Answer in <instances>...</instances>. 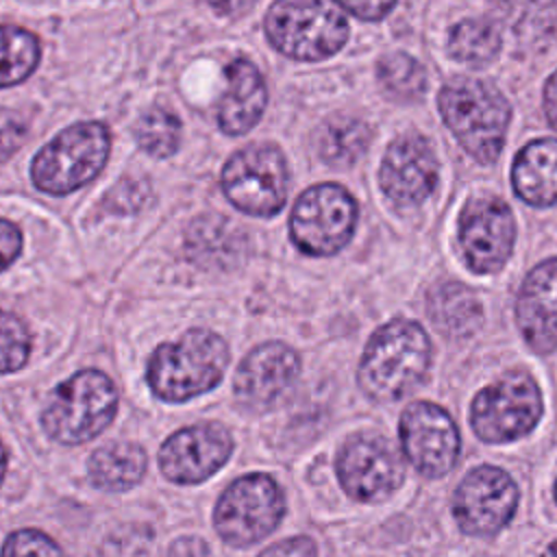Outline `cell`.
Returning a JSON list of instances; mask_svg holds the SVG:
<instances>
[{
    "mask_svg": "<svg viewBox=\"0 0 557 557\" xmlns=\"http://www.w3.org/2000/svg\"><path fill=\"white\" fill-rule=\"evenodd\" d=\"M89 479L104 492H124L137 485L146 472V453L133 442L100 446L87 461Z\"/></svg>",
    "mask_w": 557,
    "mask_h": 557,
    "instance_id": "cell-21",
    "label": "cell"
},
{
    "mask_svg": "<svg viewBox=\"0 0 557 557\" xmlns=\"http://www.w3.org/2000/svg\"><path fill=\"white\" fill-rule=\"evenodd\" d=\"M233 453L231 433L215 422L191 424L170 435L159 450L165 479L183 485L209 479Z\"/></svg>",
    "mask_w": 557,
    "mask_h": 557,
    "instance_id": "cell-16",
    "label": "cell"
},
{
    "mask_svg": "<svg viewBox=\"0 0 557 557\" xmlns=\"http://www.w3.org/2000/svg\"><path fill=\"white\" fill-rule=\"evenodd\" d=\"M518 487L513 479L496 466H479L468 472L453 496V513L463 533L494 535L513 516Z\"/></svg>",
    "mask_w": 557,
    "mask_h": 557,
    "instance_id": "cell-14",
    "label": "cell"
},
{
    "mask_svg": "<svg viewBox=\"0 0 557 557\" xmlns=\"http://www.w3.org/2000/svg\"><path fill=\"white\" fill-rule=\"evenodd\" d=\"M398 435L405 457L424 476H444L459 457V431L448 411L435 403L407 405L398 422Z\"/></svg>",
    "mask_w": 557,
    "mask_h": 557,
    "instance_id": "cell-13",
    "label": "cell"
},
{
    "mask_svg": "<svg viewBox=\"0 0 557 557\" xmlns=\"http://www.w3.org/2000/svg\"><path fill=\"white\" fill-rule=\"evenodd\" d=\"M285 513V496L268 474H246L220 496L213 513L218 535L237 548L257 544L276 529Z\"/></svg>",
    "mask_w": 557,
    "mask_h": 557,
    "instance_id": "cell-9",
    "label": "cell"
},
{
    "mask_svg": "<svg viewBox=\"0 0 557 557\" xmlns=\"http://www.w3.org/2000/svg\"><path fill=\"white\" fill-rule=\"evenodd\" d=\"M117 409L113 381L100 370H81L63 381L48 398L41 416L46 433L61 444L74 446L102 433Z\"/></svg>",
    "mask_w": 557,
    "mask_h": 557,
    "instance_id": "cell-4",
    "label": "cell"
},
{
    "mask_svg": "<svg viewBox=\"0 0 557 557\" xmlns=\"http://www.w3.org/2000/svg\"><path fill=\"white\" fill-rule=\"evenodd\" d=\"M235 226L237 224H231L222 215L196 220L187 233V250L191 259H196V263L215 265L222 261H233L237 255V246L244 244Z\"/></svg>",
    "mask_w": 557,
    "mask_h": 557,
    "instance_id": "cell-24",
    "label": "cell"
},
{
    "mask_svg": "<svg viewBox=\"0 0 557 557\" xmlns=\"http://www.w3.org/2000/svg\"><path fill=\"white\" fill-rule=\"evenodd\" d=\"M516 220L496 196L470 198L459 215V246L474 274H494L511 257Z\"/></svg>",
    "mask_w": 557,
    "mask_h": 557,
    "instance_id": "cell-12",
    "label": "cell"
},
{
    "mask_svg": "<svg viewBox=\"0 0 557 557\" xmlns=\"http://www.w3.org/2000/svg\"><path fill=\"white\" fill-rule=\"evenodd\" d=\"M429 315L442 333L463 335L481 322V302L470 287L448 281L431 292Z\"/></svg>",
    "mask_w": 557,
    "mask_h": 557,
    "instance_id": "cell-22",
    "label": "cell"
},
{
    "mask_svg": "<svg viewBox=\"0 0 557 557\" xmlns=\"http://www.w3.org/2000/svg\"><path fill=\"white\" fill-rule=\"evenodd\" d=\"M268 89L261 72L248 59H235L226 67V89L218 104V124L226 135L248 133L261 117Z\"/></svg>",
    "mask_w": 557,
    "mask_h": 557,
    "instance_id": "cell-19",
    "label": "cell"
},
{
    "mask_svg": "<svg viewBox=\"0 0 557 557\" xmlns=\"http://www.w3.org/2000/svg\"><path fill=\"white\" fill-rule=\"evenodd\" d=\"M133 133L137 144L152 157H172L181 146V120L163 107L146 111Z\"/></svg>",
    "mask_w": 557,
    "mask_h": 557,
    "instance_id": "cell-27",
    "label": "cell"
},
{
    "mask_svg": "<svg viewBox=\"0 0 557 557\" xmlns=\"http://www.w3.org/2000/svg\"><path fill=\"white\" fill-rule=\"evenodd\" d=\"M339 9L361 20H381L396 9V2H339Z\"/></svg>",
    "mask_w": 557,
    "mask_h": 557,
    "instance_id": "cell-34",
    "label": "cell"
},
{
    "mask_svg": "<svg viewBox=\"0 0 557 557\" xmlns=\"http://www.w3.org/2000/svg\"><path fill=\"white\" fill-rule=\"evenodd\" d=\"M544 557H557V542H553V544L546 548Z\"/></svg>",
    "mask_w": 557,
    "mask_h": 557,
    "instance_id": "cell-38",
    "label": "cell"
},
{
    "mask_svg": "<svg viewBox=\"0 0 557 557\" xmlns=\"http://www.w3.org/2000/svg\"><path fill=\"white\" fill-rule=\"evenodd\" d=\"M270 44L289 59L333 57L348 39V22L333 2H276L265 15Z\"/></svg>",
    "mask_w": 557,
    "mask_h": 557,
    "instance_id": "cell-6",
    "label": "cell"
},
{
    "mask_svg": "<svg viewBox=\"0 0 557 557\" xmlns=\"http://www.w3.org/2000/svg\"><path fill=\"white\" fill-rule=\"evenodd\" d=\"M30 355V337L20 318L0 309V374L20 370Z\"/></svg>",
    "mask_w": 557,
    "mask_h": 557,
    "instance_id": "cell-29",
    "label": "cell"
},
{
    "mask_svg": "<svg viewBox=\"0 0 557 557\" xmlns=\"http://www.w3.org/2000/svg\"><path fill=\"white\" fill-rule=\"evenodd\" d=\"M4 472H7V450H4V446L0 442V483L4 479Z\"/></svg>",
    "mask_w": 557,
    "mask_h": 557,
    "instance_id": "cell-37",
    "label": "cell"
},
{
    "mask_svg": "<svg viewBox=\"0 0 557 557\" xmlns=\"http://www.w3.org/2000/svg\"><path fill=\"white\" fill-rule=\"evenodd\" d=\"M26 137V122L9 109L0 107V161L13 154Z\"/></svg>",
    "mask_w": 557,
    "mask_h": 557,
    "instance_id": "cell-31",
    "label": "cell"
},
{
    "mask_svg": "<svg viewBox=\"0 0 557 557\" xmlns=\"http://www.w3.org/2000/svg\"><path fill=\"white\" fill-rule=\"evenodd\" d=\"M337 476L348 496L361 503H379L398 490L405 466L389 440L376 433H359L339 448Z\"/></svg>",
    "mask_w": 557,
    "mask_h": 557,
    "instance_id": "cell-11",
    "label": "cell"
},
{
    "mask_svg": "<svg viewBox=\"0 0 557 557\" xmlns=\"http://www.w3.org/2000/svg\"><path fill=\"white\" fill-rule=\"evenodd\" d=\"M228 363L226 342L205 329H191L181 339L161 344L146 370L154 396L181 403L213 389Z\"/></svg>",
    "mask_w": 557,
    "mask_h": 557,
    "instance_id": "cell-3",
    "label": "cell"
},
{
    "mask_svg": "<svg viewBox=\"0 0 557 557\" xmlns=\"http://www.w3.org/2000/svg\"><path fill=\"white\" fill-rule=\"evenodd\" d=\"M109 128L100 122H78L61 131L33 159V183L52 196L87 185L107 163Z\"/></svg>",
    "mask_w": 557,
    "mask_h": 557,
    "instance_id": "cell-5",
    "label": "cell"
},
{
    "mask_svg": "<svg viewBox=\"0 0 557 557\" xmlns=\"http://www.w3.org/2000/svg\"><path fill=\"white\" fill-rule=\"evenodd\" d=\"M544 113L550 126L557 131V70L548 76L544 85Z\"/></svg>",
    "mask_w": 557,
    "mask_h": 557,
    "instance_id": "cell-36",
    "label": "cell"
},
{
    "mask_svg": "<svg viewBox=\"0 0 557 557\" xmlns=\"http://www.w3.org/2000/svg\"><path fill=\"white\" fill-rule=\"evenodd\" d=\"M500 50L498 28L483 17L459 20L448 33V52L453 59L470 65L492 61Z\"/></svg>",
    "mask_w": 557,
    "mask_h": 557,
    "instance_id": "cell-25",
    "label": "cell"
},
{
    "mask_svg": "<svg viewBox=\"0 0 557 557\" xmlns=\"http://www.w3.org/2000/svg\"><path fill=\"white\" fill-rule=\"evenodd\" d=\"M437 172V157L429 139L407 133L387 146L379 168V185L389 202L407 209L431 196Z\"/></svg>",
    "mask_w": 557,
    "mask_h": 557,
    "instance_id": "cell-15",
    "label": "cell"
},
{
    "mask_svg": "<svg viewBox=\"0 0 557 557\" xmlns=\"http://www.w3.org/2000/svg\"><path fill=\"white\" fill-rule=\"evenodd\" d=\"M431 342L426 331L407 318H396L372 333L359 361L357 381L376 403L409 396L426 376Z\"/></svg>",
    "mask_w": 557,
    "mask_h": 557,
    "instance_id": "cell-1",
    "label": "cell"
},
{
    "mask_svg": "<svg viewBox=\"0 0 557 557\" xmlns=\"http://www.w3.org/2000/svg\"><path fill=\"white\" fill-rule=\"evenodd\" d=\"M0 557H65L59 544L37 529H20L4 540Z\"/></svg>",
    "mask_w": 557,
    "mask_h": 557,
    "instance_id": "cell-30",
    "label": "cell"
},
{
    "mask_svg": "<svg viewBox=\"0 0 557 557\" xmlns=\"http://www.w3.org/2000/svg\"><path fill=\"white\" fill-rule=\"evenodd\" d=\"M440 113L461 148L479 163H494L505 146L509 104L492 85L474 76H455L437 96Z\"/></svg>",
    "mask_w": 557,
    "mask_h": 557,
    "instance_id": "cell-2",
    "label": "cell"
},
{
    "mask_svg": "<svg viewBox=\"0 0 557 557\" xmlns=\"http://www.w3.org/2000/svg\"><path fill=\"white\" fill-rule=\"evenodd\" d=\"M379 81L383 87L400 98H416L426 87L422 65L407 52H392L379 61Z\"/></svg>",
    "mask_w": 557,
    "mask_h": 557,
    "instance_id": "cell-28",
    "label": "cell"
},
{
    "mask_svg": "<svg viewBox=\"0 0 557 557\" xmlns=\"http://www.w3.org/2000/svg\"><path fill=\"white\" fill-rule=\"evenodd\" d=\"M370 144V128L357 117H333L318 133L320 157L335 168L352 165Z\"/></svg>",
    "mask_w": 557,
    "mask_h": 557,
    "instance_id": "cell-23",
    "label": "cell"
},
{
    "mask_svg": "<svg viewBox=\"0 0 557 557\" xmlns=\"http://www.w3.org/2000/svg\"><path fill=\"white\" fill-rule=\"evenodd\" d=\"M287 163L272 144H248L237 150L222 170L226 198L244 213L257 218L276 215L287 200Z\"/></svg>",
    "mask_w": 557,
    "mask_h": 557,
    "instance_id": "cell-10",
    "label": "cell"
},
{
    "mask_svg": "<svg viewBox=\"0 0 557 557\" xmlns=\"http://www.w3.org/2000/svg\"><path fill=\"white\" fill-rule=\"evenodd\" d=\"M357 202L337 183H320L302 191L292 209V242L311 257H331L352 237Z\"/></svg>",
    "mask_w": 557,
    "mask_h": 557,
    "instance_id": "cell-8",
    "label": "cell"
},
{
    "mask_svg": "<svg viewBox=\"0 0 557 557\" xmlns=\"http://www.w3.org/2000/svg\"><path fill=\"white\" fill-rule=\"evenodd\" d=\"M22 250V233L15 224L0 218V272L7 270Z\"/></svg>",
    "mask_w": 557,
    "mask_h": 557,
    "instance_id": "cell-33",
    "label": "cell"
},
{
    "mask_svg": "<svg viewBox=\"0 0 557 557\" xmlns=\"http://www.w3.org/2000/svg\"><path fill=\"white\" fill-rule=\"evenodd\" d=\"M259 557H318V550L309 537L296 535V537L272 544Z\"/></svg>",
    "mask_w": 557,
    "mask_h": 557,
    "instance_id": "cell-32",
    "label": "cell"
},
{
    "mask_svg": "<svg viewBox=\"0 0 557 557\" xmlns=\"http://www.w3.org/2000/svg\"><path fill=\"white\" fill-rule=\"evenodd\" d=\"M298 372V355L281 342H268L242 359L233 389L237 400L246 407L268 409L292 387Z\"/></svg>",
    "mask_w": 557,
    "mask_h": 557,
    "instance_id": "cell-17",
    "label": "cell"
},
{
    "mask_svg": "<svg viewBox=\"0 0 557 557\" xmlns=\"http://www.w3.org/2000/svg\"><path fill=\"white\" fill-rule=\"evenodd\" d=\"M542 418V394L533 376L513 370L483 387L470 405V424L490 444L513 442L535 429Z\"/></svg>",
    "mask_w": 557,
    "mask_h": 557,
    "instance_id": "cell-7",
    "label": "cell"
},
{
    "mask_svg": "<svg viewBox=\"0 0 557 557\" xmlns=\"http://www.w3.org/2000/svg\"><path fill=\"white\" fill-rule=\"evenodd\" d=\"M511 185L518 198L531 207L557 202V139L529 141L511 165Z\"/></svg>",
    "mask_w": 557,
    "mask_h": 557,
    "instance_id": "cell-20",
    "label": "cell"
},
{
    "mask_svg": "<svg viewBox=\"0 0 557 557\" xmlns=\"http://www.w3.org/2000/svg\"><path fill=\"white\" fill-rule=\"evenodd\" d=\"M39 63L37 37L20 26L0 24V87L17 85Z\"/></svg>",
    "mask_w": 557,
    "mask_h": 557,
    "instance_id": "cell-26",
    "label": "cell"
},
{
    "mask_svg": "<svg viewBox=\"0 0 557 557\" xmlns=\"http://www.w3.org/2000/svg\"><path fill=\"white\" fill-rule=\"evenodd\" d=\"M555 498H557V485H555Z\"/></svg>",
    "mask_w": 557,
    "mask_h": 557,
    "instance_id": "cell-39",
    "label": "cell"
},
{
    "mask_svg": "<svg viewBox=\"0 0 557 557\" xmlns=\"http://www.w3.org/2000/svg\"><path fill=\"white\" fill-rule=\"evenodd\" d=\"M168 557H211L207 542L198 537H181L172 544Z\"/></svg>",
    "mask_w": 557,
    "mask_h": 557,
    "instance_id": "cell-35",
    "label": "cell"
},
{
    "mask_svg": "<svg viewBox=\"0 0 557 557\" xmlns=\"http://www.w3.org/2000/svg\"><path fill=\"white\" fill-rule=\"evenodd\" d=\"M516 324L533 352L557 350V259L531 268L516 298Z\"/></svg>",
    "mask_w": 557,
    "mask_h": 557,
    "instance_id": "cell-18",
    "label": "cell"
}]
</instances>
